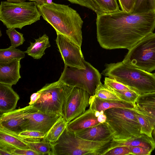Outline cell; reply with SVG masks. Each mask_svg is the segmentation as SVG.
I'll return each mask as SVG.
<instances>
[{
  "label": "cell",
  "instance_id": "obj_11",
  "mask_svg": "<svg viewBox=\"0 0 155 155\" xmlns=\"http://www.w3.org/2000/svg\"><path fill=\"white\" fill-rule=\"evenodd\" d=\"M56 42L65 65L79 69L86 68L81 47L60 34H57Z\"/></svg>",
  "mask_w": 155,
  "mask_h": 155
},
{
  "label": "cell",
  "instance_id": "obj_40",
  "mask_svg": "<svg viewBox=\"0 0 155 155\" xmlns=\"http://www.w3.org/2000/svg\"><path fill=\"white\" fill-rule=\"evenodd\" d=\"M40 96V94L38 91L32 94L30 97V101L29 103V105L34 104L38 99Z\"/></svg>",
  "mask_w": 155,
  "mask_h": 155
},
{
  "label": "cell",
  "instance_id": "obj_27",
  "mask_svg": "<svg viewBox=\"0 0 155 155\" xmlns=\"http://www.w3.org/2000/svg\"><path fill=\"white\" fill-rule=\"evenodd\" d=\"M94 95L103 100L122 101L112 91L102 84L97 89Z\"/></svg>",
  "mask_w": 155,
  "mask_h": 155
},
{
  "label": "cell",
  "instance_id": "obj_32",
  "mask_svg": "<svg viewBox=\"0 0 155 155\" xmlns=\"http://www.w3.org/2000/svg\"><path fill=\"white\" fill-rule=\"evenodd\" d=\"M6 33L11 41V46L15 48L22 45L25 41L23 34L16 30L15 28L8 29Z\"/></svg>",
  "mask_w": 155,
  "mask_h": 155
},
{
  "label": "cell",
  "instance_id": "obj_13",
  "mask_svg": "<svg viewBox=\"0 0 155 155\" xmlns=\"http://www.w3.org/2000/svg\"><path fill=\"white\" fill-rule=\"evenodd\" d=\"M30 105L1 114L0 126L17 135L27 130L26 115Z\"/></svg>",
  "mask_w": 155,
  "mask_h": 155
},
{
  "label": "cell",
  "instance_id": "obj_15",
  "mask_svg": "<svg viewBox=\"0 0 155 155\" xmlns=\"http://www.w3.org/2000/svg\"><path fill=\"white\" fill-rule=\"evenodd\" d=\"M20 60L0 62V83L12 86L16 84L21 78Z\"/></svg>",
  "mask_w": 155,
  "mask_h": 155
},
{
  "label": "cell",
  "instance_id": "obj_19",
  "mask_svg": "<svg viewBox=\"0 0 155 155\" xmlns=\"http://www.w3.org/2000/svg\"><path fill=\"white\" fill-rule=\"evenodd\" d=\"M117 147L120 146H137L146 148L152 152L155 149V141L153 137H150L143 134L129 139L117 141Z\"/></svg>",
  "mask_w": 155,
  "mask_h": 155
},
{
  "label": "cell",
  "instance_id": "obj_18",
  "mask_svg": "<svg viewBox=\"0 0 155 155\" xmlns=\"http://www.w3.org/2000/svg\"><path fill=\"white\" fill-rule=\"evenodd\" d=\"M136 104L123 101L105 100L100 99L94 95L91 96L89 108L94 112H104L114 108H128L135 109Z\"/></svg>",
  "mask_w": 155,
  "mask_h": 155
},
{
  "label": "cell",
  "instance_id": "obj_45",
  "mask_svg": "<svg viewBox=\"0 0 155 155\" xmlns=\"http://www.w3.org/2000/svg\"><path fill=\"white\" fill-rule=\"evenodd\" d=\"M152 137L155 141V127L153 129L152 133Z\"/></svg>",
  "mask_w": 155,
  "mask_h": 155
},
{
  "label": "cell",
  "instance_id": "obj_20",
  "mask_svg": "<svg viewBox=\"0 0 155 155\" xmlns=\"http://www.w3.org/2000/svg\"><path fill=\"white\" fill-rule=\"evenodd\" d=\"M50 46L48 37L45 34L35 39L34 42H31L25 52L35 59H39L45 54L46 49Z\"/></svg>",
  "mask_w": 155,
  "mask_h": 155
},
{
  "label": "cell",
  "instance_id": "obj_29",
  "mask_svg": "<svg viewBox=\"0 0 155 155\" xmlns=\"http://www.w3.org/2000/svg\"><path fill=\"white\" fill-rule=\"evenodd\" d=\"M111 90L121 100L134 104H136V100L140 95L137 92L132 89Z\"/></svg>",
  "mask_w": 155,
  "mask_h": 155
},
{
  "label": "cell",
  "instance_id": "obj_8",
  "mask_svg": "<svg viewBox=\"0 0 155 155\" xmlns=\"http://www.w3.org/2000/svg\"><path fill=\"white\" fill-rule=\"evenodd\" d=\"M122 61L149 72L155 70V33L147 35L129 49Z\"/></svg>",
  "mask_w": 155,
  "mask_h": 155
},
{
  "label": "cell",
  "instance_id": "obj_35",
  "mask_svg": "<svg viewBox=\"0 0 155 155\" xmlns=\"http://www.w3.org/2000/svg\"><path fill=\"white\" fill-rule=\"evenodd\" d=\"M132 155L131 152L127 146H120L113 148L105 153L104 155Z\"/></svg>",
  "mask_w": 155,
  "mask_h": 155
},
{
  "label": "cell",
  "instance_id": "obj_43",
  "mask_svg": "<svg viewBox=\"0 0 155 155\" xmlns=\"http://www.w3.org/2000/svg\"><path fill=\"white\" fill-rule=\"evenodd\" d=\"M0 155H12V154L5 150L0 149Z\"/></svg>",
  "mask_w": 155,
  "mask_h": 155
},
{
  "label": "cell",
  "instance_id": "obj_16",
  "mask_svg": "<svg viewBox=\"0 0 155 155\" xmlns=\"http://www.w3.org/2000/svg\"><path fill=\"white\" fill-rule=\"evenodd\" d=\"M100 124L95 112L89 108L83 114L68 122L66 129L74 132Z\"/></svg>",
  "mask_w": 155,
  "mask_h": 155
},
{
  "label": "cell",
  "instance_id": "obj_17",
  "mask_svg": "<svg viewBox=\"0 0 155 155\" xmlns=\"http://www.w3.org/2000/svg\"><path fill=\"white\" fill-rule=\"evenodd\" d=\"M12 86L0 83V112L1 114L15 110L20 99Z\"/></svg>",
  "mask_w": 155,
  "mask_h": 155
},
{
  "label": "cell",
  "instance_id": "obj_46",
  "mask_svg": "<svg viewBox=\"0 0 155 155\" xmlns=\"http://www.w3.org/2000/svg\"><path fill=\"white\" fill-rule=\"evenodd\" d=\"M154 74L155 75V73H154Z\"/></svg>",
  "mask_w": 155,
  "mask_h": 155
},
{
  "label": "cell",
  "instance_id": "obj_25",
  "mask_svg": "<svg viewBox=\"0 0 155 155\" xmlns=\"http://www.w3.org/2000/svg\"><path fill=\"white\" fill-rule=\"evenodd\" d=\"M155 12V0H136L132 13H141Z\"/></svg>",
  "mask_w": 155,
  "mask_h": 155
},
{
  "label": "cell",
  "instance_id": "obj_9",
  "mask_svg": "<svg viewBox=\"0 0 155 155\" xmlns=\"http://www.w3.org/2000/svg\"><path fill=\"white\" fill-rule=\"evenodd\" d=\"M71 87L59 80L47 84L38 91L40 97L31 105L45 113L61 115L64 98Z\"/></svg>",
  "mask_w": 155,
  "mask_h": 155
},
{
  "label": "cell",
  "instance_id": "obj_10",
  "mask_svg": "<svg viewBox=\"0 0 155 155\" xmlns=\"http://www.w3.org/2000/svg\"><path fill=\"white\" fill-rule=\"evenodd\" d=\"M91 95L77 87H71L64 98L61 116L68 123L84 113L89 105Z\"/></svg>",
  "mask_w": 155,
  "mask_h": 155
},
{
  "label": "cell",
  "instance_id": "obj_31",
  "mask_svg": "<svg viewBox=\"0 0 155 155\" xmlns=\"http://www.w3.org/2000/svg\"><path fill=\"white\" fill-rule=\"evenodd\" d=\"M136 103L140 107L155 108V92L139 95Z\"/></svg>",
  "mask_w": 155,
  "mask_h": 155
},
{
  "label": "cell",
  "instance_id": "obj_4",
  "mask_svg": "<svg viewBox=\"0 0 155 155\" xmlns=\"http://www.w3.org/2000/svg\"><path fill=\"white\" fill-rule=\"evenodd\" d=\"M52 144L51 155H104L116 147L114 140L93 141L86 140L75 135L66 128L59 138Z\"/></svg>",
  "mask_w": 155,
  "mask_h": 155
},
{
  "label": "cell",
  "instance_id": "obj_24",
  "mask_svg": "<svg viewBox=\"0 0 155 155\" xmlns=\"http://www.w3.org/2000/svg\"><path fill=\"white\" fill-rule=\"evenodd\" d=\"M25 52L12 46L0 49V62H8L14 60H20L25 56Z\"/></svg>",
  "mask_w": 155,
  "mask_h": 155
},
{
  "label": "cell",
  "instance_id": "obj_38",
  "mask_svg": "<svg viewBox=\"0 0 155 155\" xmlns=\"http://www.w3.org/2000/svg\"><path fill=\"white\" fill-rule=\"evenodd\" d=\"M131 152L132 155H150L151 152L147 149L137 146H128Z\"/></svg>",
  "mask_w": 155,
  "mask_h": 155
},
{
  "label": "cell",
  "instance_id": "obj_39",
  "mask_svg": "<svg viewBox=\"0 0 155 155\" xmlns=\"http://www.w3.org/2000/svg\"><path fill=\"white\" fill-rule=\"evenodd\" d=\"M12 155H41L39 153L31 149L15 148L11 151Z\"/></svg>",
  "mask_w": 155,
  "mask_h": 155
},
{
  "label": "cell",
  "instance_id": "obj_21",
  "mask_svg": "<svg viewBox=\"0 0 155 155\" xmlns=\"http://www.w3.org/2000/svg\"><path fill=\"white\" fill-rule=\"evenodd\" d=\"M0 140L10 144L17 148L31 149L28 143L14 133L0 126Z\"/></svg>",
  "mask_w": 155,
  "mask_h": 155
},
{
  "label": "cell",
  "instance_id": "obj_41",
  "mask_svg": "<svg viewBox=\"0 0 155 155\" xmlns=\"http://www.w3.org/2000/svg\"><path fill=\"white\" fill-rule=\"evenodd\" d=\"M100 115L97 117L98 121L100 123L106 122V116L103 111H101Z\"/></svg>",
  "mask_w": 155,
  "mask_h": 155
},
{
  "label": "cell",
  "instance_id": "obj_30",
  "mask_svg": "<svg viewBox=\"0 0 155 155\" xmlns=\"http://www.w3.org/2000/svg\"><path fill=\"white\" fill-rule=\"evenodd\" d=\"M18 135L28 142H37L43 140L45 134L40 131L26 130L19 133Z\"/></svg>",
  "mask_w": 155,
  "mask_h": 155
},
{
  "label": "cell",
  "instance_id": "obj_44",
  "mask_svg": "<svg viewBox=\"0 0 155 155\" xmlns=\"http://www.w3.org/2000/svg\"><path fill=\"white\" fill-rule=\"evenodd\" d=\"M27 0H6L7 1L14 3H20L25 2Z\"/></svg>",
  "mask_w": 155,
  "mask_h": 155
},
{
  "label": "cell",
  "instance_id": "obj_26",
  "mask_svg": "<svg viewBox=\"0 0 155 155\" xmlns=\"http://www.w3.org/2000/svg\"><path fill=\"white\" fill-rule=\"evenodd\" d=\"M31 149L41 154V155H51L52 144L44 139L37 142H28Z\"/></svg>",
  "mask_w": 155,
  "mask_h": 155
},
{
  "label": "cell",
  "instance_id": "obj_5",
  "mask_svg": "<svg viewBox=\"0 0 155 155\" xmlns=\"http://www.w3.org/2000/svg\"><path fill=\"white\" fill-rule=\"evenodd\" d=\"M41 16L35 2H1L0 20L8 29H21L40 20Z\"/></svg>",
  "mask_w": 155,
  "mask_h": 155
},
{
  "label": "cell",
  "instance_id": "obj_34",
  "mask_svg": "<svg viewBox=\"0 0 155 155\" xmlns=\"http://www.w3.org/2000/svg\"><path fill=\"white\" fill-rule=\"evenodd\" d=\"M104 85L111 90H124L132 89L115 80L108 77H105Z\"/></svg>",
  "mask_w": 155,
  "mask_h": 155
},
{
  "label": "cell",
  "instance_id": "obj_36",
  "mask_svg": "<svg viewBox=\"0 0 155 155\" xmlns=\"http://www.w3.org/2000/svg\"><path fill=\"white\" fill-rule=\"evenodd\" d=\"M122 10L127 13L132 12L136 0H118Z\"/></svg>",
  "mask_w": 155,
  "mask_h": 155
},
{
  "label": "cell",
  "instance_id": "obj_37",
  "mask_svg": "<svg viewBox=\"0 0 155 155\" xmlns=\"http://www.w3.org/2000/svg\"><path fill=\"white\" fill-rule=\"evenodd\" d=\"M71 3L77 4L87 7L94 11L96 13L97 10L95 5L91 0H67Z\"/></svg>",
  "mask_w": 155,
  "mask_h": 155
},
{
  "label": "cell",
  "instance_id": "obj_23",
  "mask_svg": "<svg viewBox=\"0 0 155 155\" xmlns=\"http://www.w3.org/2000/svg\"><path fill=\"white\" fill-rule=\"evenodd\" d=\"M97 10V15L114 12L120 10L117 0H91Z\"/></svg>",
  "mask_w": 155,
  "mask_h": 155
},
{
  "label": "cell",
  "instance_id": "obj_1",
  "mask_svg": "<svg viewBox=\"0 0 155 155\" xmlns=\"http://www.w3.org/2000/svg\"><path fill=\"white\" fill-rule=\"evenodd\" d=\"M97 41L103 48L128 50L155 28V12L127 13L123 10L97 15Z\"/></svg>",
  "mask_w": 155,
  "mask_h": 155
},
{
  "label": "cell",
  "instance_id": "obj_6",
  "mask_svg": "<svg viewBox=\"0 0 155 155\" xmlns=\"http://www.w3.org/2000/svg\"><path fill=\"white\" fill-rule=\"evenodd\" d=\"M135 109L114 108L104 111L106 122L111 129L114 140L122 141L140 134V126L135 116Z\"/></svg>",
  "mask_w": 155,
  "mask_h": 155
},
{
  "label": "cell",
  "instance_id": "obj_33",
  "mask_svg": "<svg viewBox=\"0 0 155 155\" xmlns=\"http://www.w3.org/2000/svg\"><path fill=\"white\" fill-rule=\"evenodd\" d=\"M135 110L137 112L147 119L154 128L155 127V108L142 107L136 105Z\"/></svg>",
  "mask_w": 155,
  "mask_h": 155
},
{
  "label": "cell",
  "instance_id": "obj_22",
  "mask_svg": "<svg viewBox=\"0 0 155 155\" xmlns=\"http://www.w3.org/2000/svg\"><path fill=\"white\" fill-rule=\"evenodd\" d=\"M68 123L61 116L45 135L43 139L51 143L55 142L66 129Z\"/></svg>",
  "mask_w": 155,
  "mask_h": 155
},
{
  "label": "cell",
  "instance_id": "obj_14",
  "mask_svg": "<svg viewBox=\"0 0 155 155\" xmlns=\"http://www.w3.org/2000/svg\"><path fill=\"white\" fill-rule=\"evenodd\" d=\"M74 133L77 136L91 141L114 140L112 131L106 122Z\"/></svg>",
  "mask_w": 155,
  "mask_h": 155
},
{
  "label": "cell",
  "instance_id": "obj_12",
  "mask_svg": "<svg viewBox=\"0 0 155 155\" xmlns=\"http://www.w3.org/2000/svg\"><path fill=\"white\" fill-rule=\"evenodd\" d=\"M61 116L43 113L31 105L26 115L27 130L40 131L46 135Z\"/></svg>",
  "mask_w": 155,
  "mask_h": 155
},
{
  "label": "cell",
  "instance_id": "obj_3",
  "mask_svg": "<svg viewBox=\"0 0 155 155\" xmlns=\"http://www.w3.org/2000/svg\"><path fill=\"white\" fill-rule=\"evenodd\" d=\"M101 74L129 87L140 95L155 92V75L123 62L106 64Z\"/></svg>",
  "mask_w": 155,
  "mask_h": 155
},
{
  "label": "cell",
  "instance_id": "obj_2",
  "mask_svg": "<svg viewBox=\"0 0 155 155\" xmlns=\"http://www.w3.org/2000/svg\"><path fill=\"white\" fill-rule=\"evenodd\" d=\"M37 6L43 19L54 28L57 34L66 37L81 47L83 21L76 11L68 5L53 2Z\"/></svg>",
  "mask_w": 155,
  "mask_h": 155
},
{
  "label": "cell",
  "instance_id": "obj_7",
  "mask_svg": "<svg viewBox=\"0 0 155 155\" xmlns=\"http://www.w3.org/2000/svg\"><path fill=\"white\" fill-rule=\"evenodd\" d=\"M84 63L85 69L64 65L58 80L69 86L81 88L91 95H93L97 89L102 84L101 74L89 62L85 61Z\"/></svg>",
  "mask_w": 155,
  "mask_h": 155
},
{
  "label": "cell",
  "instance_id": "obj_28",
  "mask_svg": "<svg viewBox=\"0 0 155 155\" xmlns=\"http://www.w3.org/2000/svg\"><path fill=\"white\" fill-rule=\"evenodd\" d=\"M135 116L140 126V133L152 137V133L154 127L149 120L143 115L137 112Z\"/></svg>",
  "mask_w": 155,
  "mask_h": 155
},
{
  "label": "cell",
  "instance_id": "obj_42",
  "mask_svg": "<svg viewBox=\"0 0 155 155\" xmlns=\"http://www.w3.org/2000/svg\"><path fill=\"white\" fill-rule=\"evenodd\" d=\"M29 1L35 2L37 4L41 5L43 3H47L48 4H51L53 2L52 0H29Z\"/></svg>",
  "mask_w": 155,
  "mask_h": 155
}]
</instances>
